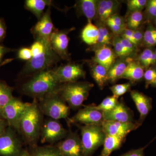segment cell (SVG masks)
<instances>
[{
  "instance_id": "cell-1",
  "label": "cell",
  "mask_w": 156,
  "mask_h": 156,
  "mask_svg": "<svg viewBox=\"0 0 156 156\" xmlns=\"http://www.w3.org/2000/svg\"><path fill=\"white\" fill-rule=\"evenodd\" d=\"M62 84L55 76L53 69L46 70L35 74L20 87L24 95L40 100L48 95L58 93Z\"/></svg>"
},
{
  "instance_id": "cell-2",
  "label": "cell",
  "mask_w": 156,
  "mask_h": 156,
  "mask_svg": "<svg viewBox=\"0 0 156 156\" xmlns=\"http://www.w3.org/2000/svg\"><path fill=\"white\" fill-rule=\"evenodd\" d=\"M41 111L37 99L28 103L20 123L19 132L21 133L27 142L33 147H36L43 125Z\"/></svg>"
},
{
  "instance_id": "cell-3",
  "label": "cell",
  "mask_w": 156,
  "mask_h": 156,
  "mask_svg": "<svg viewBox=\"0 0 156 156\" xmlns=\"http://www.w3.org/2000/svg\"><path fill=\"white\" fill-rule=\"evenodd\" d=\"M94 84L88 82H74L62 84L58 91L61 98L73 109L80 108L87 100Z\"/></svg>"
},
{
  "instance_id": "cell-4",
  "label": "cell",
  "mask_w": 156,
  "mask_h": 156,
  "mask_svg": "<svg viewBox=\"0 0 156 156\" xmlns=\"http://www.w3.org/2000/svg\"><path fill=\"white\" fill-rule=\"evenodd\" d=\"M61 58L53 50L50 43L43 53L33 56L27 62L19 74L20 77L34 75L35 74L51 69V68L61 60Z\"/></svg>"
},
{
  "instance_id": "cell-5",
  "label": "cell",
  "mask_w": 156,
  "mask_h": 156,
  "mask_svg": "<svg viewBox=\"0 0 156 156\" xmlns=\"http://www.w3.org/2000/svg\"><path fill=\"white\" fill-rule=\"evenodd\" d=\"M39 100V107L43 114L56 120L68 117L69 107L58 93L51 94Z\"/></svg>"
},
{
  "instance_id": "cell-6",
  "label": "cell",
  "mask_w": 156,
  "mask_h": 156,
  "mask_svg": "<svg viewBox=\"0 0 156 156\" xmlns=\"http://www.w3.org/2000/svg\"><path fill=\"white\" fill-rule=\"evenodd\" d=\"M81 141L84 156H91L103 144L106 134L102 126L92 125L81 126Z\"/></svg>"
},
{
  "instance_id": "cell-7",
  "label": "cell",
  "mask_w": 156,
  "mask_h": 156,
  "mask_svg": "<svg viewBox=\"0 0 156 156\" xmlns=\"http://www.w3.org/2000/svg\"><path fill=\"white\" fill-rule=\"evenodd\" d=\"M23 150L16 130L8 126L0 136V156H19Z\"/></svg>"
},
{
  "instance_id": "cell-8",
  "label": "cell",
  "mask_w": 156,
  "mask_h": 156,
  "mask_svg": "<svg viewBox=\"0 0 156 156\" xmlns=\"http://www.w3.org/2000/svg\"><path fill=\"white\" fill-rule=\"evenodd\" d=\"M28 104L14 97L3 109L1 118L5 120L9 126L19 132L20 123Z\"/></svg>"
},
{
  "instance_id": "cell-9",
  "label": "cell",
  "mask_w": 156,
  "mask_h": 156,
  "mask_svg": "<svg viewBox=\"0 0 156 156\" xmlns=\"http://www.w3.org/2000/svg\"><path fill=\"white\" fill-rule=\"evenodd\" d=\"M104 121L103 112L95 108V105H89L79 110L73 117L69 119L68 124L102 126Z\"/></svg>"
},
{
  "instance_id": "cell-10",
  "label": "cell",
  "mask_w": 156,
  "mask_h": 156,
  "mask_svg": "<svg viewBox=\"0 0 156 156\" xmlns=\"http://www.w3.org/2000/svg\"><path fill=\"white\" fill-rule=\"evenodd\" d=\"M67 131L58 120L48 119L43 123L41 134L42 143L53 144L64 138Z\"/></svg>"
},
{
  "instance_id": "cell-11",
  "label": "cell",
  "mask_w": 156,
  "mask_h": 156,
  "mask_svg": "<svg viewBox=\"0 0 156 156\" xmlns=\"http://www.w3.org/2000/svg\"><path fill=\"white\" fill-rule=\"evenodd\" d=\"M57 80L61 84L76 82L86 76V72L82 65L68 63L53 69Z\"/></svg>"
},
{
  "instance_id": "cell-12",
  "label": "cell",
  "mask_w": 156,
  "mask_h": 156,
  "mask_svg": "<svg viewBox=\"0 0 156 156\" xmlns=\"http://www.w3.org/2000/svg\"><path fill=\"white\" fill-rule=\"evenodd\" d=\"M56 147L62 156H84L81 138L75 132L68 133Z\"/></svg>"
},
{
  "instance_id": "cell-13",
  "label": "cell",
  "mask_w": 156,
  "mask_h": 156,
  "mask_svg": "<svg viewBox=\"0 0 156 156\" xmlns=\"http://www.w3.org/2000/svg\"><path fill=\"white\" fill-rule=\"evenodd\" d=\"M74 30V28H72L59 30L56 28L50 37V46L53 51L61 59L67 60L69 59V55L68 50L69 41L68 34Z\"/></svg>"
},
{
  "instance_id": "cell-14",
  "label": "cell",
  "mask_w": 156,
  "mask_h": 156,
  "mask_svg": "<svg viewBox=\"0 0 156 156\" xmlns=\"http://www.w3.org/2000/svg\"><path fill=\"white\" fill-rule=\"evenodd\" d=\"M50 9L49 6L41 19L31 29L35 40L42 39L50 42L51 35L56 29L51 19Z\"/></svg>"
},
{
  "instance_id": "cell-15",
  "label": "cell",
  "mask_w": 156,
  "mask_h": 156,
  "mask_svg": "<svg viewBox=\"0 0 156 156\" xmlns=\"http://www.w3.org/2000/svg\"><path fill=\"white\" fill-rule=\"evenodd\" d=\"M141 124L138 121L121 122L116 121H104L102 127L105 134L125 139L127 134L131 131L136 130Z\"/></svg>"
},
{
  "instance_id": "cell-16",
  "label": "cell",
  "mask_w": 156,
  "mask_h": 156,
  "mask_svg": "<svg viewBox=\"0 0 156 156\" xmlns=\"http://www.w3.org/2000/svg\"><path fill=\"white\" fill-rule=\"evenodd\" d=\"M104 121H116L121 122H134L132 111L121 101L109 111L103 112Z\"/></svg>"
},
{
  "instance_id": "cell-17",
  "label": "cell",
  "mask_w": 156,
  "mask_h": 156,
  "mask_svg": "<svg viewBox=\"0 0 156 156\" xmlns=\"http://www.w3.org/2000/svg\"><path fill=\"white\" fill-rule=\"evenodd\" d=\"M131 95L140 113V119L138 122L142 124L151 110L152 106L151 99L141 92L135 90L131 91Z\"/></svg>"
},
{
  "instance_id": "cell-18",
  "label": "cell",
  "mask_w": 156,
  "mask_h": 156,
  "mask_svg": "<svg viewBox=\"0 0 156 156\" xmlns=\"http://www.w3.org/2000/svg\"><path fill=\"white\" fill-rule=\"evenodd\" d=\"M120 3L117 1L101 0L97 2V17L101 22L105 23L111 16L116 14Z\"/></svg>"
},
{
  "instance_id": "cell-19",
  "label": "cell",
  "mask_w": 156,
  "mask_h": 156,
  "mask_svg": "<svg viewBox=\"0 0 156 156\" xmlns=\"http://www.w3.org/2000/svg\"><path fill=\"white\" fill-rule=\"evenodd\" d=\"M115 59L114 53L108 46H101L95 50L94 62L102 66L108 71L114 64Z\"/></svg>"
},
{
  "instance_id": "cell-20",
  "label": "cell",
  "mask_w": 156,
  "mask_h": 156,
  "mask_svg": "<svg viewBox=\"0 0 156 156\" xmlns=\"http://www.w3.org/2000/svg\"><path fill=\"white\" fill-rule=\"evenodd\" d=\"M144 68L139 62L130 60L121 79H127L131 83L137 82L144 77Z\"/></svg>"
},
{
  "instance_id": "cell-21",
  "label": "cell",
  "mask_w": 156,
  "mask_h": 156,
  "mask_svg": "<svg viewBox=\"0 0 156 156\" xmlns=\"http://www.w3.org/2000/svg\"><path fill=\"white\" fill-rule=\"evenodd\" d=\"M97 2L96 0H81L77 2L76 7L79 13L85 16L88 20L97 17Z\"/></svg>"
},
{
  "instance_id": "cell-22",
  "label": "cell",
  "mask_w": 156,
  "mask_h": 156,
  "mask_svg": "<svg viewBox=\"0 0 156 156\" xmlns=\"http://www.w3.org/2000/svg\"><path fill=\"white\" fill-rule=\"evenodd\" d=\"M52 3V1L49 0H26L24 6L26 9L31 11L39 20L44 14L45 7L51 6Z\"/></svg>"
},
{
  "instance_id": "cell-23",
  "label": "cell",
  "mask_w": 156,
  "mask_h": 156,
  "mask_svg": "<svg viewBox=\"0 0 156 156\" xmlns=\"http://www.w3.org/2000/svg\"><path fill=\"white\" fill-rule=\"evenodd\" d=\"M91 68V75L100 89H103L108 81V70L95 62Z\"/></svg>"
},
{
  "instance_id": "cell-24",
  "label": "cell",
  "mask_w": 156,
  "mask_h": 156,
  "mask_svg": "<svg viewBox=\"0 0 156 156\" xmlns=\"http://www.w3.org/2000/svg\"><path fill=\"white\" fill-rule=\"evenodd\" d=\"M125 140L119 136L106 134L103 149L99 156H109L113 151L121 147Z\"/></svg>"
},
{
  "instance_id": "cell-25",
  "label": "cell",
  "mask_w": 156,
  "mask_h": 156,
  "mask_svg": "<svg viewBox=\"0 0 156 156\" xmlns=\"http://www.w3.org/2000/svg\"><path fill=\"white\" fill-rule=\"evenodd\" d=\"M98 28L91 20H88V23L83 29L81 33L82 40L87 44L93 45L98 44Z\"/></svg>"
},
{
  "instance_id": "cell-26",
  "label": "cell",
  "mask_w": 156,
  "mask_h": 156,
  "mask_svg": "<svg viewBox=\"0 0 156 156\" xmlns=\"http://www.w3.org/2000/svg\"><path fill=\"white\" fill-rule=\"evenodd\" d=\"M14 90V88L9 86L6 82L0 80V118L5 107L14 98L13 95Z\"/></svg>"
},
{
  "instance_id": "cell-27",
  "label": "cell",
  "mask_w": 156,
  "mask_h": 156,
  "mask_svg": "<svg viewBox=\"0 0 156 156\" xmlns=\"http://www.w3.org/2000/svg\"><path fill=\"white\" fill-rule=\"evenodd\" d=\"M127 64L124 62H118L114 63L108 71V81L115 83L122 78L126 70Z\"/></svg>"
},
{
  "instance_id": "cell-28",
  "label": "cell",
  "mask_w": 156,
  "mask_h": 156,
  "mask_svg": "<svg viewBox=\"0 0 156 156\" xmlns=\"http://www.w3.org/2000/svg\"><path fill=\"white\" fill-rule=\"evenodd\" d=\"M30 153L31 156H62L56 147H35Z\"/></svg>"
},
{
  "instance_id": "cell-29",
  "label": "cell",
  "mask_w": 156,
  "mask_h": 156,
  "mask_svg": "<svg viewBox=\"0 0 156 156\" xmlns=\"http://www.w3.org/2000/svg\"><path fill=\"white\" fill-rule=\"evenodd\" d=\"M97 27L98 32V44H100L101 46H108L112 44V39L106 27L100 24Z\"/></svg>"
},
{
  "instance_id": "cell-30",
  "label": "cell",
  "mask_w": 156,
  "mask_h": 156,
  "mask_svg": "<svg viewBox=\"0 0 156 156\" xmlns=\"http://www.w3.org/2000/svg\"><path fill=\"white\" fill-rule=\"evenodd\" d=\"M139 59L140 63L144 67H148L156 63L155 53L151 49H145L140 54Z\"/></svg>"
},
{
  "instance_id": "cell-31",
  "label": "cell",
  "mask_w": 156,
  "mask_h": 156,
  "mask_svg": "<svg viewBox=\"0 0 156 156\" xmlns=\"http://www.w3.org/2000/svg\"><path fill=\"white\" fill-rule=\"evenodd\" d=\"M143 15L141 11L131 12L127 18L126 27L131 29L136 30L141 24Z\"/></svg>"
},
{
  "instance_id": "cell-32",
  "label": "cell",
  "mask_w": 156,
  "mask_h": 156,
  "mask_svg": "<svg viewBox=\"0 0 156 156\" xmlns=\"http://www.w3.org/2000/svg\"><path fill=\"white\" fill-rule=\"evenodd\" d=\"M118 98L112 95L105 98L99 105L96 106L95 108L102 112L109 111L112 109L119 103Z\"/></svg>"
},
{
  "instance_id": "cell-33",
  "label": "cell",
  "mask_w": 156,
  "mask_h": 156,
  "mask_svg": "<svg viewBox=\"0 0 156 156\" xmlns=\"http://www.w3.org/2000/svg\"><path fill=\"white\" fill-rule=\"evenodd\" d=\"M143 40L144 43L148 47L156 45V28L150 27L144 34Z\"/></svg>"
},
{
  "instance_id": "cell-34",
  "label": "cell",
  "mask_w": 156,
  "mask_h": 156,
  "mask_svg": "<svg viewBox=\"0 0 156 156\" xmlns=\"http://www.w3.org/2000/svg\"><path fill=\"white\" fill-rule=\"evenodd\" d=\"M131 83H126L116 84L114 85L110 88L114 96L119 98L129 91L131 89Z\"/></svg>"
},
{
  "instance_id": "cell-35",
  "label": "cell",
  "mask_w": 156,
  "mask_h": 156,
  "mask_svg": "<svg viewBox=\"0 0 156 156\" xmlns=\"http://www.w3.org/2000/svg\"><path fill=\"white\" fill-rule=\"evenodd\" d=\"M147 2L146 0H130L127 3L128 10L131 12L141 11L146 6Z\"/></svg>"
},
{
  "instance_id": "cell-36",
  "label": "cell",
  "mask_w": 156,
  "mask_h": 156,
  "mask_svg": "<svg viewBox=\"0 0 156 156\" xmlns=\"http://www.w3.org/2000/svg\"><path fill=\"white\" fill-rule=\"evenodd\" d=\"M112 44L114 47L115 53L117 54V56L126 57L131 55L122 44L120 40L119 37H117L113 39Z\"/></svg>"
},
{
  "instance_id": "cell-37",
  "label": "cell",
  "mask_w": 156,
  "mask_h": 156,
  "mask_svg": "<svg viewBox=\"0 0 156 156\" xmlns=\"http://www.w3.org/2000/svg\"><path fill=\"white\" fill-rule=\"evenodd\" d=\"M32 58V54L30 48H20L17 52V58L28 61Z\"/></svg>"
},
{
  "instance_id": "cell-38",
  "label": "cell",
  "mask_w": 156,
  "mask_h": 156,
  "mask_svg": "<svg viewBox=\"0 0 156 156\" xmlns=\"http://www.w3.org/2000/svg\"><path fill=\"white\" fill-rule=\"evenodd\" d=\"M144 78L145 80L146 87L149 85H152L156 79V70L152 69L147 70L144 73Z\"/></svg>"
},
{
  "instance_id": "cell-39",
  "label": "cell",
  "mask_w": 156,
  "mask_h": 156,
  "mask_svg": "<svg viewBox=\"0 0 156 156\" xmlns=\"http://www.w3.org/2000/svg\"><path fill=\"white\" fill-rule=\"evenodd\" d=\"M146 12L149 17L156 20V0L147 1Z\"/></svg>"
},
{
  "instance_id": "cell-40",
  "label": "cell",
  "mask_w": 156,
  "mask_h": 156,
  "mask_svg": "<svg viewBox=\"0 0 156 156\" xmlns=\"http://www.w3.org/2000/svg\"><path fill=\"white\" fill-rule=\"evenodd\" d=\"M107 20H110L115 25L122 27V28L125 29L126 27V23L124 19L118 14H114L109 18Z\"/></svg>"
},
{
  "instance_id": "cell-41",
  "label": "cell",
  "mask_w": 156,
  "mask_h": 156,
  "mask_svg": "<svg viewBox=\"0 0 156 156\" xmlns=\"http://www.w3.org/2000/svg\"><path fill=\"white\" fill-rule=\"evenodd\" d=\"M105 23H106V25L111 30L113 33L117 35L122 34L123 31L125 30V29L122 28V27L115 25L109 20H107Z\"/></svg>"
},
{
  "instance_id": "cell-42",
  "label": "cell",
  "mask_w": 156,
  "mask_h": 156,
  "mask_svg": "<svg viewBox=\"0 0 156 156\" xmlns=\"http://www.w3.org/2000/svg\"><path fill=\"white\" fill-rule=\"evenodd\" d=\"M120 40L122 44L130 54L134 53L135 50V46H134L130 41L122 37H120Z\"/></svg>"
},
{
  "instance_id": "cell-43",
  "label": "cell",
  "mask_w": 156,
  "mask_h": 156,
  "mask_svg": "<svg viewBox=\"0 0 156 156\" xmlns=\"http://www.w3.org/2000/svg\"><path fill=\"white\" fill-rule=\"evenodd\" d=\"M148 145V144L144 147L140 148L137 149L132 150L121 156H144V151Z\"/></svg>"
},
{
  "instance_id": "cell-44",
  "label": "cell",
  "mask_w": 156,
  "mask_h": 156,
  "mask_svg": "<svg viewBox=\"0 0 156 156\" xmlns=\"http://www.w3.org/2000/svg\"><path fill=\"white\" fill-rule=\"evenodd\" d=\"M7 33V27L4 20L0 18V44L5 38Z\"/></svg>"
},
{
  "instance_id": "cell-45",
  "label": "cell",
  "mask_w": 156,
  "mask_h": 156,
  "mask_svg": "<svg viewBox=\"0 0 156 156\" xmlns=\"http://www.w3.org/2000/svg\"><path fill=\"white\" fill-rule=\"evenodd\" d=\"M134 30L131 29L126 27L123 31L122 33V37L127 39L128 41H130L134 46V42L133 39Z\"/></svg>"
},
{
  "instance_id": "cell-46",
  "label": "cell",
  "mask_w": 156,
  "mask_h": 156,
  "mask_svg": "<svg viewBox=\"0 0 156 156\" xmlns=\"http://www.w3.org/2000/svg\"><path fill=\"white\" fill-rule=\"evenodd\" d=\"M144 34L142 32L138 30H135L133 34V39L134 42V45L135 47L139 44L143 39Z\"/></svg>"
},
{
  "instance_id": "cell-47",
  "label": "cell",
  "mask_w": 156,
  "mask_h": 156,
  "mask_svg": "<svg viewBox=\"0 0 156 156\" xmlns=\"http://www.w3.org/2000/svg\"><path fill=\"white\" fill-rule=\"evenodd\" d=\"M14 50L7 47H5L2 44H0V64L2 63L3 57L7 53L13 52Z\"/></svg>"
},
{
  "instance_id": "cell-48",
  "label": "cell",
  "mask_w": 156,
  "mask_h": 156,
  "mask_svg": "<svg viewBox=\"0 0 156 156\" xmlns=\"http://www.w3.org/2000/svg\"><path fill=\"white\" fill-rule=\"evenodd\" d=\"M8 126V123L5 120L0 118V136L4 133Z\"/></svg>"
},
{
  "instance_id": "cell-49",
  "label": "cell",
  "mask_w": 156,
  "mask_h": 156,
  "mask_svg": "<svg viewBox=\"0 0 156 156\" xmlns=\"http://www.w3.org/2000/svg\"><path fill=\"white\" fill-rule=\"evenodd\" d=\"M19 156H31L30 153L27 151L23 150Z\"/></svg>"
},
{
  "instance_id": "cell-50",
  "label": "cell",
  "mask_w": 156,
  "mask_h": 156,
  "mask_svg": "<svg viewBox=\"0 0 156 156\" xmlns=\"http://www.w3.org/2000/svg\"><path fill=\"white\" fill-rule=\"evenodd\" d=\"M152 86H155V87H156V79L155 81H154V82L153 83V84H152Z\"/></svg>"
},
{
  "instance_id": "cell-51",
  "label": "cell",
  "mask_w": 156,
  "mask_h": 156,
  "mask_svg": "<svg viewBox=\"0 0 156 156\" xmlns=\"http://www.w3.org/2000/svg\"><path fill=\"white\" fill-rule=\"evenodd\" d=\"M155 55H156V50L155 52Z\"/></svg>"
},
{
  "instance_id": "cell-52",
  "label": "cell",
  "mask_w": 156,
  "mask_h": 156,
  "mask_svg": "<svg viewBox=\"0 0 156 156\" xmlns=\"http://www.w3.org/2000/svg\"></svg>"
}]
</instances>
